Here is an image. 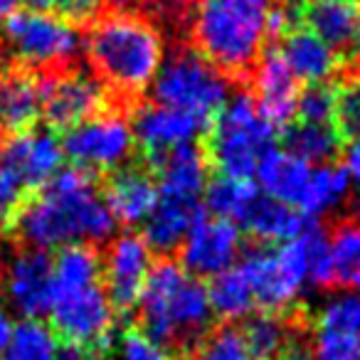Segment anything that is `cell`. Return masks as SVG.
I'll use <instances>...</instances> for the list:
<instances>
[{"label":"cell","instance_id":"52","mask_svg":"<svg viewBox=\"0 0 360 360\" xmlns=\"http://www.w3.org/2000/svg\"><path fill=\"white\" fill-rule=\"evenodd\" d=\"M271 360H276V358H271Z\"/></svg>","mask_w":360,"mask_h":360},{"label":"cell","instance_id":"5","mask_svg":"<svg viewBox=\"0 0 360 360\" xmlns=\"http://www.w3.org/2000/svg\"><path fill=\"white\" fill-rule=\"evenodd\" d=\"M276 131L264 121L252 94L230 96L207 129L205 155L222 178L252 180L262 155L274 148Z\"/></svg>","mask_w":360,"mask_h":360},{"label":"cell","instance_id":"49","mask_svg":"<svg viewBox=\"0 0 360 360\" xmlns=\"http://www.w3.org/2000/svg\"><path fill=\"white\" fill-rule=\"evenodd\" d=\"M355 52H358V60H360V42H358V50H355Z\"/></svg>","mask_w":360,"mask_h":360},{"label":"cell","instance_id":"27","mask_svg":"<svg viewBox=\"0 0 360 360\" xmlns=\"http://www.w3.org/2000/svg\"><path fill=\"white\" fill-rule=\"evenodd\" d=\"M207 299H210V309L217 319L235 323V321L250 319L252 311L257 309L255 294H252L250 281L245 279L240 266L222 271V274L212 276L207 284Z\"/></svg>","mask_w":360,"mask_h":360},{"label":"cell","instance_id":"29","mask_svg":"<svg viewBox=\"0 0 360 360\" xmlns=\"http://www.w3.org/2000/svg\"><path fill=\"white\" fill-rule=\"evenodd\" d=\"M284 150L296 155L299 160L314 165L333 163V158L340 150V136L333 126H316L294 121L284 131Z\"/></svg>","mask_w":360,"mask_h":360},{"label":"cell","instance_id":"4","mask_svg":"<svg viewBox=\"0 0 360 360\" xmlns=\"http://www.w3.org/2000/svg\"><path fill=\"white\" fill-rule=\"evenodd\" d=\"M86 55L101 84L136 99L163 67L165 45L160 30L143 15L111 13L91 25Z\"/></svg>","mask_w":360,"mask_h":360},{"label":"cell","instance_id":"53","mask_svg":"<svg viewBox=\"0 0 360 360\" xmlns=\"http://www.w3.org/2000/svg\"><path fill=\"white\" fill-rule=\"evenodd\" d=\"M358 296H360V294H358Z\"/></svg>","mask_w":360,"mask_h":360},{"label":"cell","instance_id":"40","mask_svg":"<svg viewBox=\"0 0 360 360\" xmlns=\"http://www.w3.org/2000/svg\"><path fill=\"white\" fill-rule=\"evenodd\" d=\"M25 198L27 191L20 186V180L0 163V230H11Z\"/></svg>","mask_w":360,"mask_h":360},{"label":"cell","instance_id":"37","mask_svg":"<svg viewBox=\"0 0 360 360\" xmlns=\"http://www.w3.org/2000/svg\"><path fill=\"white\" fill-rule=\"evenodd\" d=\"M335 114V86L330 84H309L299 91L296 104V121L316 126H333Z\"/></svg>","mask_w":360,"mask_h":360},{"label":"cell","instance_id":"9","mask_svg":"<svg viewBox=\"0 0 360 360\" xmlns=\"http://www.w3.org/2000/svg\"><path fill=\"white\" fill-rule=\"evenodd\" d=\"M65 158L75 168L96 173H116L136 153V139L131 121L116 111H101L70 129L62 139Z\"/></svg>","mask_w":360,"mask_h":360},{"label":"cell","instance_id":"21","mask_svg":"<svg viewBox=\"0 0 360 360\" xmlns=\"http://www.w3.org/2000/svg\"><path fill=\"white\" fill-rule=\"evenodd\" d=\"M150 170L158 183V193L170 198L202 200L210 183V160L205 155V148H200L198 143L170 150Z\"/></svg>","mask_w":360,"mask_h":360},{"label":"cell","instance_id":"44","mask_svg":"<svg viewBox=\"0 0 360 360\" xmlns=\"http://www.w3.org/2000/svg\"><path fill=\"white\" fill-rule=\"evenodd\" d=\"M101 355L96 350L86 348V345H77V343H60L55 360H99Z\"/></svg>","mask_w":360,"mask_h":360},{"label":"cell","instance_id":"46","mask_svg":"<svg viewBox=\"0 0 360 360\" xmlns=\"http://www.w3.org/2000/svg\"><path fill=\"white\" fill-rule=\"evenodd\" d=\"M20 6H22V0H0V18L6 20L8 15L20 11Z\"/></svg>","mask_w":360,"mask_h":360},{"label":"cell","instance_id":"2","mask_svg":"<svg viewBox=\"0 0 360 360\" xmlns=\"http://www.w3.org/2000/svg\"><path fill=\"white\" fill-rule=\"evenodd\" d=\"M207 286L180 262L160 257L148 269L139 299V328L175 360H191L212 330Z\"/></svg>","mask_w":360,"mask_h":360},{"label":"cell","instance_id":"8","mask_svg":"<svg viewBox=\"0 0 360 360\" xmlns=\"http://www.w3.org/2000/svg\"><path fill=\"white\" fill-rule=\"evenodd\" d=\"M3 40L27 70L65 72L82 50V37L72 22L50 11H18L3 22Z\"/></svg>","mask_w":360,"mask_h":360},{"label":"cell","instance_id":"36","mask_svg":"<svg viewBox=\"0 0 360 360\" xmlns=\"http://www.w3.org/2000/svg\"><path fill=\"white\" fill-rule=\"evenodd\" d=\"M333 129L340 141L360 139V77L348 79L343 86L335 89V114Z\"/></svg>","mask_w":360,"mask_h":360},{"label":"cell","instance_id":"18","mask_svg":"<svg viewBox=\"0 0 360 360\" xmlns=\"http://www.w3.org/2000/svg\"><path fill=\"white\" fill-rule=\"evenodd\" d=\"M114 215L116 225L139 227L146 225L150 212L158 205V183L146 165H124L109 175L106 191L101 193Z\"/></svg>","mask_w":360,"mask_h":360},{"label":"cell","instance_id":"25","mask_svg":"<svg viewBox=\"0 0 360 360\" xmlns=\"http://www.w3.org/2000/svg\"><path fill=\"white\" fill-rule=\"evenodd\" d=\"M311 165L299 160L284 148H269L262 155L259 165H257V188L262 195L271 198L276 202H284L299 210L301 198L306 193L311 178Z\"/></svg>","mask_w":360,"mask_h":360},{"label":"cell","instance_id":"14","mask_svg":"<svg viewBox=\"0 0 360 360\" xmlns=\"http://www.w3.org/2000/svg\"><path fill=\"white\" fill-rule=\"evenodd\" d=\"M242 252V230L235 222L202 217L180 245V266L195 279H212L232 269L240 262Z\"/></svg>","mask_w":360,"mask_h":360},{"label":"cell","instance_id":"51","mask_svg":"<svg viewBox=\"0 0 360 360\" xmlns=\"http://www.w3.org/2000/svg\"><path fill=\"white\" fill-rule=\"evenodd\" d=\"M355 6H358V11H360V0H355Z\"/></svg>","mask_w":360,"mask_h":360},{"label":"cell","instance_id":"43","mask_svg":"<svg viewBox=\"0 0 360 360\" xmlns=\"http://www.w3.org/2000/svg\"><path fill=\"white\" fill-rule=\"evenodd\" d=\"M143 3L150 11L160 13V15H168V18L186 15L193 6V0H143Z\"/></svg>","mask_w":360,"mask_h":360},{"label":"cell","instance_id":"7","mask_svg":"<svg viewBox=\"0 0 360 360\" xmlns=\"http://www.w3.org/2000/svg\"><path fill=\"white\" fill-rule=\"evenodd\" d=\"M237 266L250 281L257 309L281 316L296 304L309 284V245L306 232L279 247H252L242 252Z\"/></svg>","mask_w":360,"mask_h":360},{"label":"cell","instance_id":"39","mask_svg":"<svg viewBox=\"0 0 360 360\" xmlns=\"http://www.w3.org/2000/svg\"><path fill=\"white\" fill-rule=\"evenodd\" d=\"M119 360H175L163 345L150 340L139 326H129L119 338Z\"/></svg>","mask_w":360,"mask_h":360},{"label":"cell","instance_id":"35","mask_svg":"<svg viewBox=\"0 0 360 360\" xmlns=\"http://www.w3.org/2000/svg\"><path fill=\"white\" fill-rule=\"evenodd\" d=\"M319 330H338V333H360V296L338 294L321 306L316 316Z\"/></svg>","mask_w":360,"mask_h":360},{"label":"cell","instance_id":"11","mask_svg":"<svg viewBox=\"0 0 360 360\" xmlns=\"http://www.w3.org/2000/svg\"><path fill=\"white\" fill-rule=\"evenodd\" d=\"M42 116L50 131H70L106 109V86L86 72H52L40 77Z\"/></svg>","mask_w":360,"mask_h":360},{"label":"cell","instance_id":"42","mask_svg":"<svg viewBox=\"0 0 360 360\" xmlns=\"http://www.w3.org/2000/svg\"><path fill=\"white\" fill-rule=\"evenodd\" d=\"M343 168H345V173H348L350 188H355V193L360 195V139L348 143L345 155H343Z\"/></svg>","mask_w":360,"mask_h":360},{"label":"cell","instance_id":"45","mask_svg":"<svg viewBox=\"0 0 360 360\" xmlns=\"http://www.w3.org/2000/svg\"><path fill=\"white\" fill-rule=\"evenodd\" d=\"M13 330H15V323H13L11 314H8L3 306H0V360L6 355L8 345H11V338H13Z\"/></svg>","mask_w":360,"mask_h":360},{"label":"cell","instance_id":"20","mask_svg":"<svg viewBox=\"0 0 360 360\" xmlns=\"http://www.w3.org/2000/svg\"><path fill=\"white\" fill-rule=\"evenodd\" d=\"M40 116V77L27 67H8L0 72V134L15 136L35 129V121Z\"/></svg>","mask_w":360,"mask_h":360},{"label":"cell","instance_id":"26","mask_svg":"<svg viewBox=\"0 0 360 360\" xmlns=\"http://www.w3.org/2000/svg\"><path fill=\"white\" fill-rule=\"evenodd\" d=\"M52 276H55V299L99 286L101 257L96 252V247L72 245L57 250V255L52 257Z\"/></svg>","mask_w":360,"mask_h":360},{"label":"cell","instance_id":"22","mask_svg":"<svg viewBox=\"0 0 360 360\" xmlns=\"http://www.w3.org/2000/svg\"><path fill=\"white\" fill-rule=\"evenodd\" d=\"M311 222L316 220H309L296 207L276 202L259 193L237 227L247 232L259 247H279L304 235Z\"/></svg>","mask_w":360,"mask_h":360},{"label":"cell","instance_id":"38","mask_svg":"<svg viewBox=\"0 0 360 360\" xmlns=\"http://www.w3.org/2000/svg\"><path fill=\"white\" fill-rule=\"evenodd\" d=\"M311 360H360V333L319 330Z\"/></svg>","mask_w":360,"mask_h":360},{"label":"cell","instance_id":"19","mask_svg":"<svg viewBox=\"0 0 360 360\" xmlns=\"http://www.w3.org/2000/svg\"><path fill=\"white\" fill-rule=\"evenodd\" d=\"M299 22L335 55H350L360 42V11L355 0H304Z\"/></svg>","mask_w":360,"mask_h":360},{"label":"cell","instance_id":"30","mask_svg":"<svg viewBox=\"0 0 360 360\" xmlns=\"http://www.w3.org/2000/svg\"><path fill=\"white\" fill-rule=\"evenodd\" d=\"M259 195V188L252 180H235V178H222L217 175L210 180L202 195V207L210 212L212 217H220L227 222H242L245 212Z\"/></svg>","mask_w":360,"mask_h":360},{"label":"cell","instance_id":"17","mask_svg":"<svg viewBox=\"0 0 360 360\" xmlns=\"http://www.w3.org/2000/svg\"><path fill=\"white\" fill-rule=\"evenodd\" d=\"M252 82L257 89V109L274 131H286L296 121L299 104V82L289 72L279 47L266 45L259 62L252 70Z\"/></svg>","mask_w":360,"mask_h":360},{"label":"cell","instance_id":"24","mask_svg":"<svg viewBox=\"0 0 360 360\" xmlns=\"http://www.w3.org/2000/svg\"><path fill=\"white\" fill-rule=\"evenodd\" d=\"M279 52L296 82L328 84L340 72V55H335L323 40H319L314 32L301 25H296L289 35L281 37Z\"/></svg>","mask_w":360,"mask_h":360},{"label":"cell","instance_id":"15","mask_svg":"<svg viewBox=\"0 0 360 360\" xmlns=\"http://www.w3.org/2000/svg\"><path fill=\"white\" fill-rule=\"evenodd\" d=\"M0 163L20 180L27 193H37L65 168V150L55 131L30 129L8 136L0 143Z\"/></svg>","mask_w":360,"mask_h":360},{"label":"cell","instance_id":"48","mask_svg":"<svg viewBox=\"0 0 360 360\" xmlns=\"http://www.w3.org/2000/svg\"><path fill=\"white\" fill-rule=\"evenodd\" d=\"M296 3H304V0H281V6H296Z\"/></svg>","mask_w":360,"mask_h":360},{"label":"cell","instance_id":"12","mask_svg":"<svg viewBox=\"0 0 360 360\" xmlns=\"http://www.w3.org/2000/svg\"><path fill=\"white\" fill-rule=\"evenodd\" d=\"M153 264V252L146 245L143 235L124 232L111 237L106 257L101 259V274L106 284V299L111 309L119 314H129L139 306L143 281Z\"/></svg>","mask_w":360,"mask_h":360},{"label":"cell","instance_id":"28","mask_svg":"<svg viewBox=\"0 0 360 360\" xmlns=\"http://www.w3.org/2000/svg\"><path fill=\"white\" fill-rule=\"evenodd\" d=\"M350 180L348 173H345L343 165L338 163H326V165H316L311 170L309 186H306V193L301 198L299 212H304L309 220H316V217L326 215L333 207H338L345 198L350 195Z\"/></svg>","mask_w":360,"mask_h":360},{"label":"cell","instance_id":"10","mask_svg":"<svg viewBox=\"0 0 360 360\" xmlns=\"http://www.w3.org/2000/svg\"><path fill=\"white\" fill-rule=\"evenodd\" d=\"M114 319L116 311L101 286L57 296L50 309V328L62 343L86 345L99 355H106L111 348Z\"/></svg>","mask_w":360,"mask_h":360},{"label":"cell","instance_id":"31","mask_svg":"<svg viewBox=\"0 0 360 360\" xmlns=\"http://www.w3.org/2000/svg\"><path fill=\"white\" fill-rule=\"evenodd\" d=\"M333 284L360 289V220H345L328 237Z\"/></svg>","mask_w":360,"mask_h":360},{"label":"cell","instance_id":"50","mask_svg":"<svg viewBox=\"0 0 360 360\" xmlns=\"http://www.w3.org/2000/svg\"><path fill=\"white\" fill-rule=\"evenodd\" d=\"M0 279H3V264H0Z\"/></svg>","mask_w":360,"mask_h":360},{"label":"cell","instance_id":"16","mask_svg":"<svg viewBox=\"0 0 360 360\" xmlns=\"http://www.w3.org/2000/svg\"><path fill=\"white\" fill-rule=\"evenodd\" d=\"M8 304L22 319L47 316L55 301V276H52V257L42 250L25 247L6 266L3 279Z\"/></svg>","mask_w":360,"mask_h":360},{"label":"cell","instance_id":"6","mask_svg":"<svg viewBox=\"0 0 360 360\" xmlns=\"http://www.w3.org/2000/svg\"><path fill=\"white\" fill-rule=\"evenodd\" d=\"M150 89L155 104L186 111L205 126H210L230 101V79L193 47L170 52Z\"/></svg>","mask_w":360,"mask_h":360},{"label":"cell","instance_id":"47","mask_svg":"<svg viewBox=\"0 0 360 360\" xmlns=\"http://www.w3.org/2000/svg\"><path fill=\"white\" fill-rule=\"evenodd\" d=\"M27 6L32 11H52L55 8V0H27Z\"/></svg>","mask_w":360,"mask_h":360},{"label":"cell","instance_id":"34","mask_svg":"<svg viewBox=\"0 0 360 360\" xmlns=\"http://www.w3.org/2000/svg\"><path fill=\"white\" fill-rule=\"evenodd\" d=\"M191 360H255L247 348L242 330L235 326H222L207 333V338L198 345Z\"/></svg>","mask_w":360,"mask_h":360},{"label":"cell","instance_id":"41","mask_svg":"<svg viewBox=\"0 0 360 360\" xmlns=\"http://www.w3.org/2000/svg\"><path fill=\"white\" fill-rule=\"evenodd\" d=\"M106 0H55V11L60 18H65L72 25H82V22H96V18L104 11Z\"/></svg>","mask_w":360,"mask_h":360},{"label":"cell","instance_id":"1","mask_svg":"<svg viewBox=\"0 0 360 360\" xmlns=\"http://www.w3.org/2000/svg\"><path fill=\"white\" fill-rule=\"evenodd\" d=\"M116 220L96 188V178L75 165L62 168L42 191L25 198L11 230L32 250L96 247L111 240Z\"/></svg>","mask_w":360,"mask_h":360},{"label":"cell","instance_id":"33","mask_svg":"<svg viewBox=\"0 0 360 360\" xmlns=\"http://www.w3.org/2000/svg\"><path fill=\"white\" fill-rule=\"evenodd\" d=\"M60 350V338L40 319H25L13 330L3 360H55Z\"/></svg>","mask_w":360,"mask_h":360},{"label":"cell","instance_id":"32","mask_svg":"<svg viewBox=\"0 0 360 360\" xmlns=\"http://www.w3.org/2000/svg\"><path fill=\"white\" fill-rule=\"evenodd\" d=\"M240 330L252 358L257 360H271L276 355H281L286 350V345L291 343V338H294L291 326L286 323L284 316H274V314L250 316L245 328Z\"/></svg>","mask_w":360,"mask_h":360},{"label":"cell","instance_id":"3","mask_svg":"<svg viewBox=\"0 0 360 360\" xmlns=\"http://www.w3.org/2000/svg\"><path fill=\"white\" fill-rule=\"evenodd\" d=\"M271 0H193V50L230 79H247L266 40Z\"/></svg>","mask_w":360,"mask_h":360},{"label":"cell","instance_id":"23","mask_svg":"<svg viewBox=\"0 0 360 360\" xmlns=\"http://www.w3.org/2000/svg\"><path fill=\"white\" fill-rule=\"evenodd\" d=\"M205 217L202 200H188V198H170L158 193V205L146 220L143 240L150 252L170 255L180 250L188 232L193 230L198 220Z\"/></svg>","mask_w":360,"mask_h":360},{"label":"cell","instance_id":"13","mask_svg":"<svg viewBox=\"0 0 360 360\" xmlns=\"http://www.w3.org/2000/svg\"><path fill=\"white\" fill-rule=\"evenodd\" d=\"M136 148L143 155L146 168H153L163 155L180 146L195 143L198 136L205 134L210 126L186 111L170 109L163 104H141L131 119Z\"/></svg>","mask_w":360,"mask_h":360}]
</instances>
